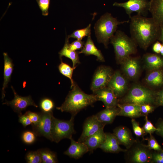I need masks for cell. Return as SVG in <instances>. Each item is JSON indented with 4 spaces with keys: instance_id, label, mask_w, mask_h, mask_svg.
I'll return each mask as SVG.
<instances>
[{
    "instance_id": "1",
    "label": "cell",
    "mask_w": 163,
    "mask_h": 163,
    "mask_svg": "<svg viewBox=\"0 0 163 163\" xmlns=\"http://www.w3.org/2000/svg\"><path fill=\"white\" fill-rule=\"evenodd\" d=\"M129 25L131 38L137 45L145 50L158 40L159 24L152 17L137 14L131 16Z\"/></svg>"
},
{
    "instance_id": "2",
    "label": "cell",
    "mask_w": 163,
    "mask_h": 163,
    "mask_svg": "<svg viewBox=\"0 0 163 163\" xmlns=\"http://www.w3.org/2000/svg\"><path fill=\"white\" fill-rule=\"evenodd\" d=\"M71 89L64 102L56 109L62 112L69 113L75 117L81 110L98 101L95 94H86L75 82Z\"/></svg>"
},
{
    "instance_id": "3",
    "label": "cell",
    "mask_w": 163,
    "mask_h": 163,
    "mask_svg": "<svg viewBox=\"0 0 163 163\" xmlns=\"http://www.w3.org/2000/svg\"><path fill=\"white\" fill-rule=\"evenodd\" d=\"M129 22V20L119 21L110 13H105L97 21L94 27L98 42L102 43L105 48H107L110 39L117 31L118 26Z\"/></svg>"
},
{
    "instance_id": "4",
    "label": "cell",
    "mask_w": 163,
    "mask_h": 163,
    "mask_svg": "<svg viewBox=\"0 0 163 163\" xmlns=\"http://www.w3.org/2000/svg\"><path fill=\"white\" fill-rule=\"evenodd\" d=\"M110 42L114 48L116 59L120 63L136 52V43L131 37L120 30H117L111 37Z\"/></svg>"
},
{
    "instance_id": "5",
    "label": "cell",
    "mask_w": 163,
    "mask_h": 163,
    "mask_svg": "<svg viewBox=\"0 0 163 163\" xmlns=\"http://www.w3.org/2000/svg\"><path fill=\"white\" fill-rule=\"evenodd\" d=\"M156 93L142 86L133 87L127 94L121 100V104H133L139 105L149 104L157 106Z\"/></svg>"
},
{
    "instance_id": "6",
    "label": "cell",
    "mask_w": 163,
    "mask_h": 163,
    "mask_svg": "<svg viewBox=\"0 0 163 163\" xmlns=\"http://www.w3.org/2000/svg\"><path fill=\"white\" fill-rule=\"evenodd\" d=\"M74 117L71 116L69 120H61L53 118L51 129L52 141L58 143L62 139H70L76 133L74 128Z\"/></svg>"
},
{
    "instance_id": "7",
    "label": "cell",
    "mask_w": 163,
    "mask_h": 163,
    "mask_svg": "<svg viewBox=\"0 0 163 163\" xmlns=\"http://www.w3.org/2000/svg\"><path fill=\"white\" fill-rule=\"evenodd\" d=\"M125 152V159L127 162L132 163L150 162L152 150L149 149L147 145L143 144L137 139Z\"/></svg>"
},
{
    "instance_id": "8",
    "label": "cell",
    "mask_w": 163,
    "mask_h": 163,
    "mask_svg": "<svg viewBox=\"0 0 163 163\" xmlns=\"http://www.w3.org/2000/svg\"><path fill=\"white\" fill-rule=\"evenodd\" d=\"M39 114L38 122L35 125H32L34 132L36 136H44L52 141L51 129L53 117V112L42 111Z\"/></svg>"
},
{
    "instance_id": "9",
    "label": "cell",
    "mask_w": 163,
    "mask_h": 163,
    "mask_svg": "<svg viewBox=\"0 0 163 163\" xmlns=\"http://www.w3.org/2000/svg\"><path fill=\"white\" fill-rule=\"evenodd\" d=\"M111 69L105 66H100L95 72L92 80L91 89L93 92L107 87L113 74Z\"/></svg>"
},
{
    "instance_id": "10",
    "label": "cell",
    "mask_w": 163,
    "mask_h": 163,
    "mask_svg": "<svg viewBox=\"0 0 163 163\" xmlns=\"http://www.w3.org/2000/svg\"><path fill=\"white\" fill-rule=\"evenodd\" d=\"M113 5L123 8L130 18L133 12L144 16L146 15L149 11V1L148 0H128L123 3L115 2Z\"/></svg>"
},
{
    "instance_id": "11",
    "label": "cell",
    "mask_w": 163,
    "mask_h": 163,
    "mask_svg": "<svg viewBox=\"0 0 163 163\" xmlns=\"http://www.w3.org/2000/svg\"><path fill=\"white\" fill-rule=\"evenodd\" d=\"M11 88L14 95V99L10 101H6L3 104L10 106L14 111L20 114H21V111L25 110L30 106H33L36 107L37 106L32 100L31 97H22L18 94L12 86Z\"/></svg>"
},
{
    "instance_id": "12",
    "label": "cell",
    "mask_w": 163,
    "mask_h": 163,
    "mask_svg": "<svg viewBox=\"0 0 163 163\" xmlns=\"http://www.w3.org/2000/svg\"><path fill=\"white\" fill-rule=\"evenodd\" d=\"M105 125L98 120L95 115L88 117L84 122L82 133L78 141L84 142L87 138L104 127Z\"/></svg>"
},
{
    "instance_id": "13",
    "label": "cell",
    "mask_w": 163,
    "mask_h": 163,
    "mask_svg": "<svg viewBox=\"0 0 163 163\" xmlns=\"http://www.w3.org/2000/svg\"><path fill=\"white\" fill-rule=\"evenodd\" d=\"M107 87L110 89L117 98L122 97L127 88L126 80L119 71L113 73Z\"/></svg>"
},
{
    "instance_id": "14",
    "label": "cell",
    "mask_w": 163,
    "mask_h": 163,
    "mask_svg": "<svg viewBox=\"0 0 163 163\" xmlns=\"http://www.w3.org/2000/svg\"><path fill=\"white\" fill-rule=\"evenodd\" d=\"M119 145L125 146L126 149H129L136 142L130 130L127 127L120 126L115 128L113 133Z\"/></svg>"
},
{
    "instance_id": "15",
    "label": "cell",
    "mask_w": 163,
    "mask_h": 163,
    "mask_svg": "<svg viewBox=\"0 0 163 163\" xmlns=\"http://www.w3.org/2000/svg\"><path fill=\"white\" fill-rule=\"evenodd\" d=\"M93 93L96 96L97 101H102L106 108L117 107L119 104L118 98L107 87L98 90Z\"/></svg>"
},
{
    "instance_id": "16",
    "label": "cell",
    "mask_w": 163,
    "mask_h": 163,
    "mask_svg": "<svg viewBox=\"0 0 163 163\" xmlns=\"http://www.w3.org/2000/svg\"><path fill=\"white\" fill-rule=\"evenodd\" d=\"M71 141L70 145L64 154L75 159H78L82 156L89 152L86 145L83 142H76L72 138L70 139Z\"/></svg>"
},
{
    "instance_id": "17",
    "label": "cell",
    "mask_w": 163,
    "mask_h": 163,
    "mask_svg": "<svg viewBox=\"0 0 163 163\" xmlns=\"http://www.w3.org/2000/svg\"><path fill=\"white\" fill-rule=\"evenodd\" d=\"M105 134V140L99 148L107 152L118 153L121 152H125L126 151V149H123L120 148L113 133H106Z\"/></svg>"
},
{
    "instance_id": "18",
    "label": "cell",
    "mask_w": 163,
    "mask_h": 163,
    "mask_svg": "<svg viewBox=\"0 0 163 163\" xmlns=\"http://www.w3.org/2000/svg\"><path fill=\"white\" fill-rule=\"evenodd\" d=\"M104 127L100 129L94 134L87 138L83 142L88 147L89 152H93L104 141L106 134L104 131Z\"/></svg>"
},
{
    "instance_id": "19",
    "label": "cell",
    "mask_w": 163,
    "mask_h": 163,
    "mask_svg": "<svg viewBox=\"0 0 163 163\" xmlns=\"http://www.w3.org/2000/svg\"><path fill=\"white\" fill-rule=\"evenodd\" d=\"M120 108L118 116H122L135 118L142 117L140 112V106L133 104H118Z\"/></svg>"
},
{
    "instance_id": "20",
    "label": "cell",
    "mask_w": 163,
    "mask_h": 163,
    "mask_svg": "<svg viewBox=\"0 0 163 163\" xmlns=\"http://www.w3.org/2000/svg\"><path fill=\"white\" fill-rule=\"evenodd\" d=\"M4 59V82L2 90V99L3 100L5 96V89L8 86L9 82L14 68L12 60L9 57L7 53H3Z\"/></svg>"
},
{
    "instance_id": "21",
    "label": "cell",
    "mask_w": 163,
    "mask_h": 163,
    "mask_svg": "<svg viewBox=\"0 0 163 163\" xmlns=\"http://www.w3.org/2000/svg\"><path fill=\"white\" fill-rule=\"evenodd\" d=\"M119 111L120 108L117 106L107 107L95 115L100 122L106 125L112 123Z\"/></svg>"
},
{
    "instance_id": "22",
    "label": "cell",
    "mask_w": 163,
    "mask_h": 163,
    "mask_svg": "<svg viewBox=\"0 0 163 163\" xmlns=\"http://www.w3.org/2000/svg\"><path fill=\"white\" fill-rule=\"evenodd\" d=\"M149 11L160 25L163 26V0H150Z\"/></svg>"
},
{
    "instance_id": "23",
    "label": "cell",
    "mask_w": 163,
    "mask_h": 163,
    "mask_svg": "<svg viewBox=\"0 0 163 163\" xmlns=\"http://www.w3.org/2000/svg\"><path fill=\"white\" fill-rule=\"evenodd\" d=\"M88 37L84 46L79 52V54L83 53L85 55H94L97 57V60L102 62H104V58L101 51L95 45L91 39V35Z\"/></svg>"
},
{
    "instance_id": "24",
    "label": "cell",
    "mask_w": 163,
    "mask_h": 163,
    "mask_svg": "<svg viewBox=\"0 0 163 163\" xmlns=\"http://www.w3.org/2000/svg\"><path fill=\"white\" fill-rule=\"evenodd\" d=\"M123 70L126 75L130 78H135L139 69V62L137 59L130 56L122 63Z\"/></svg>"
},
{
    "instance_id": "25",
    "label": "cell",
    "mask_w": 163,
    "mask_h": 163,
    "mask_svg": "<svg viewBox=\"0 0 163 163\" xmlns=\"http://www.w3.org/2000/svg\"><path fill=\"white\" fill-rule=\"evenodd\" d=\"M146 67L152 70L163 67V58L155 54L147 53L143 57Z\"/></svg>"
},
{
    "instance_id": "26",
    "label": "cell",
    "mask_w": 163,
    "mask_h": 163,
    "mask_svg": "<svg viewBox=\"0 0 163 163\" xmlns=\"http://www.w3.org/2000/svg\"><path fill=\"white\" fill-rule=\"evenodd\" d=\"M69 39L67 37L66 38L64 46L59 52V57L61 59L63 56L70 59L72 62V67H76V65L80 63L78 56L79 52L73 51L70 49Z\"/></svg>"
},
{
    "instance_id": "27",
    "label": "cell",
    "mask_w": 163,
    "mask_h": 163,
    "mask_svg": "<svg viewBox=\"0 0 163 163\" xmlns=\"http://www.w3.org/2000/svg\"><path fill=\"white\" fill-rule=\"evenodd\" d=\"M145 80L150 85L158 86L163 85V71L161 69L152 70L147 76Z\"/></svg>"
},
{
    "instance_id": "28",
    "label": "cell",
    "mask_w": 163,
    "mask_h": 163,
    "mask_svg": "<svg viewBox=\"0 0 163 163\" xmlns=\"http://www.w3.org/2000/svg\"><path fill=\"white\" fill-rule=\"evenodd\" d=\"M40 154L42 163H56L58 162L55 153L46 149H39Z\"/></svg>"
},
{
    "instance_id": "29",
    "label": "cell",
    "mask_w": 163,
    "mask_h": 163,
    "mask_svg": "<svg viewBox=\"0 0 163 163\" xmlns=\"http://www.w3.org/2000/svg\"><path fill=\"white\" fill-rule=\"evenodd\" d=\"M76 67H72L67 63L63 62L61 61V63L58 66V69L60 73L64 76L69 78L71 81L72 88L74 82L72 78V74L74 70Z\"/></svg>"
},
{
    "instance_id": "30",
    "label": "cell",
    "mask_w": 163,
    "mask_h": 163,
    "mask_svg": "<svg viewBox=\"0 0 163 163\" xmlns=\"http://www.w3.org/2000/svg\"><path fill=\"white\" fill-rule=\"evenodd\" d=\"M91 24L86 28L74 31L71 34L68 36L67 38H76L77 40H82L85 36H88L91 34Z\"/></svg>"
},
{
    "instance_id": "31",
    "label": "cell",
    "mask_w": 163,
    "mask_h": 163,
    "mask_svg": "<svg viewBox=\"0 0 163 163\" xmlns=\"http://www.w3.org/2000/svg\"><path fill=\"white\" fill-rule=\"evenodd\" d=\"M27 162L28 163H42L41 156L39 150L30 151L26 156Z\"/></svg>"
},
{
    "instance_id": "32",
    "label": "cell",
    "mask_w": 163,
    "mask_h": 163,
    "mask_svg": "<svg viewBox=\"0 0 163 163\" xmlns=\"http://www.w3.org/2000/svg\"><path fill=\"white\" fill-rule=\"evenodd\" d=\"M131 122L134 133L137 137H142L144 140V136L147 135L143 128L141 127L139 123L134 119L132 118Z\"/></svg>"
},
{
    "instance_id": "33",
    "label": "cell",
    "mask_w": 163,
    "mask_h": 163,
    "mask_svg": "<svg viewBox=\"0 0 163 163\" xmlns=\"http://www.w3.org/2000/svg\"><path fill=\"white\" fill-rule=\"evenodd\" d=\"M40 107L43 112H48L52 111L54 107L53 101L48 98L42 99L40 103Z\"/></svg>"
},
{
    "instance_id": "34",
    "label": "cell",
    "mask_w": 163,
    "mask_h": 163,
    "mask_svg": "<svg viewBox=\"0 0 163 163\" xmlns=\"http://www.w3.org/2000/svg\"><path fill=\"white\" fill-rule=\"evenodd\" d=\"M149 137L145 138L144 140L148 141V145L149 149L151 150L158 151L162 149L161 146L158 144L155 138L152 136V134H149Z\"/></svg>"
},
{
    "instance_id": "35",
    "label": "cell",
    "mask_w": 163,
    "mask_h": 163,
    "mask_svg": "<svg viewBox=\"0 0 163 163\" xmlns=\"http://www.w3.org/2000/svg\"><path fill=\"white\" fill-rule=\"evenodd\" d=\"M36 135L34 132L27 131L24 132L22 136V139L24 142L31 144L33 143L36 140Z\"/></svg>"
},
{
    "instance_id": "36",
    "label": "cell",
    "mask_w": 163,
    "mask_h": 163,
    "mask_svg": "<svg viewBox=\"0 0 163 163\" xmlns=\"http://www.w3.org/2000/svg\"><path fill=\"white\" fill-rule=\"evenodd\" d=\"M150 163H163V148L158 151L152 150Z\"/></svg>"
},
{
    "instance_id": "37",
    "label": "cell",
    "mask_w": 163,
    "mask_h": 163,
    "mask_svg": "<svg viewBox=\"0 0 163 163\" xmlns=\"http://www.w3.org/2000/svg\"><path fill=\"white\" fill-rule=\"evenodd\" d=\"M145 123L142 128L147 134H152L158 130V129L149 120L148 116H145Z\"/></svg>"
},
{
    "instance_id": "38",
    "label": "cell",
    "mask_w": 163,
    "mask_h": 163,
    "mask_svg": "<svg viewBox=\"0 0 163 163\" xmlns=\"http://www.w3.org/2000/svg\"><path fill=\"white\" fill-rule=\"evenodd\" d=\"M41 10L42 14L45 16L48 14V9L50 0H36Z\"/></svg>"
},
{
    "instance_id": "39",
    "label": "cell",
    "mask_w": 163,
    "mask_h": 163,
    "mask_svg": "<svg viewBox=\"0 0 163 163\" xmlns=\"http://www.w3.org/2000/svg\"><path fill=\"white\" fill-rule=\"evenodd\" d=\"M155 106L149 104H145L140 106V112L142 117L148 116L155 110Z\"/></svg>"
},
{
    "instance_id": "40",
    "label": "cell",
    "mask_w": 163,
    "mask_h": 163,
    "mask_svg": "<svg viewBox=\"0 0 163 163\" xmlns=\"http://www.w3.org/2000/svg\"><path fill=\"white\" fill-rule=\"evenodd\" d=\"M84 42L82 40H76L71 44L69 43V48L71 50L75 51L82 49L84 47L85 44Z\"/></svg>"
},
{
    "instance_id": "41",
    "label": "cell",
    "mask_w": 163,
    "mask_h": 163,
    "mask_svg": "<svg viewBox=\"0 0 163 163\" xmlns=\"http://www.w3.org/2000/svg\"><path fill=\"white\" fill-rule=\"evenodd\" d=\"M25 114L28 117L32 125H35L38 122L40 118L39 113L28 111L26 112Z\"/></svg>"
},
{
    "instance_id": "42",
    "label": "cell",
    "mask_w": 163,
    "mask_h": 163,
    "mask_svg": "<svg viewBox=\"0 0 163 163\" xmlns=\"http://www.w3.org/2000/svg\"><path fill=\"white\" fill-rule=\"evenodd\" d=\"M18 121L24 127L32 124L30 118L25 114L23 115H22V114L19 115Z\"/></svg>"
},
{
    "instance_id": "43",
    "label": "cell",
    "mask_w": 163,
    "mask_h": 163,
    "mask_svg": "<svg viewBox=\"0 0 163 163\" xmlns=\"http://www.w3.org/2000/svg\"><path fill=\"white\" fill-rule=\"evenodd\" d=\"M155 126V127L158 129L155 132L156 133L163 139V120L161 118H159Z\"/></svg>"
},
{
    "instance_id": "44",
    "label": "cell",
    "mask_w": 163,
    "mask_h": 163,
    "mask_svg": "<svg viewBox=\"0 0 163 163\" xmlns=\"http://www.w3.org/2000/svg\"><path fill=\"white\" fill-rule=\"evenodd\" d=\"M156 101L157 106H163V89L156 93Z\"/></svg>"
},
{
    "instance_id": "45",
    "label": "cell",
    "mask_w": 163,
    "mask_h": 163,
    "mask_svg": "<svg viewBox=\"0 0 163 163\" xmlns=\"http://www.w3.org/2000/svg\"><path fill=\"white\" fill-rule=\"evenodd\" d=\"M162 45V44L159 41L156 42L152 46V50L153 51L156 53H159Z\"/></svg>"
},
{
    "instance_id": "46",
    "label": "cell",
    "mask_w": 163,
    "mask_h": 163,
    "mask_svg": "<svg viewBox=\"0 0 163 163\" xmlns=\"http://www.w3.org/2000/svg\"><path fill=\"white\" fill-rule=\"evenodd\" d=\"M158 40L163 43V26H160V30Z\"/></svg>"
},
{
    "instance_id": "47",
    "label": "cell",
    "mask_w": 163,
    "mask_h": 163,
    "mask_svg": "<svg viewBox=\"0 0 163 163\" xmlns=\"http://www.w3.org/2000/svg\"><path fill=\"white\" fill-rule=\"evenodd\" d=\"M160 53L163 56V43H162V46L160 50Z\"/></svg>"
}]
</instances>
